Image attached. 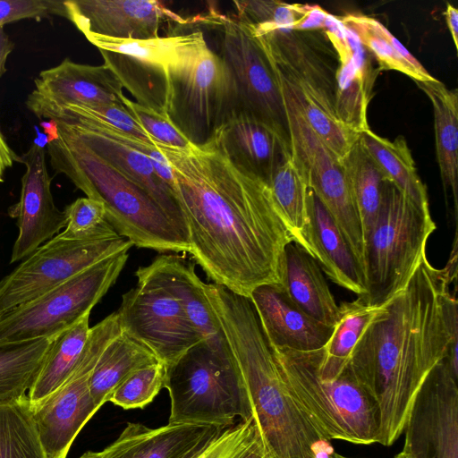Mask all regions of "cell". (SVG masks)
<instances>
[{
    "instance_id": "cell-12",
    "label": "cell",
    "mask_w": 458,
    "mask_h": 458,
    "mask_svg": "<svg viewBox=\"0 0 458 458\" xmlns=\"http://www.w3.org/2000/svg\"><path fill=\"white\" fill-rule=\"evenodd\" d=\"M279 81L293 157L308 188L329 212L364 270L363 233L343 162L312 130L287 86Z\"/></svg>"
},
{
    "instance_id": "cell-32",
    "label": "cell",
    "mask_w": 458,
    "mask_h": 458,
    "mask_svg": "<svg viewBox=\"0 0 458 458\" xmlns=\"http://www.w3.org/2000/svg\"><path fill=\"white\" fill-rule=\"evenodd\" d=\"M89 315L59 335L27 395L30 405L37 404L60 387L72 375L89 333Z\"/></svg>"
},
{
    "instance_id": "cell-22",
    "label": "cell",
    "mask_w": 458,
    "mask_h": 458,
    "mask_svg": "<svg viewBox=\"0 0 458 458\" xmlns=\"http://www.w3.org/2000/svg\"><path fill=\"white\" fill-rule=\"evenodd\" d=\"M225 428L205 424H167L151 428L128 422L101 458H198Z\"/></svg>"
},
{
    "instance_id": "cell-24",
    "label": "cell",
    "mask_w": 458,
    "mask_h": 458,
    "mask_svg": "<svg viewBox=\"0 0 458 458\" xmlns=\"http://www.w3.org/2000/svg\"><path fill=\"white\" fill-rule=\"evenodd\" d=\"M304 240L305 250L335 284L358 296L366 293L361 266L333 217L310 188Z\"/></svg>"
},
{
    "instance_id": "cell-2",
    "label": "cell",
    "mask_w": 458,
    "mask_h": 458,
    "mask_svg": "<svg viewBox=\"0 0 458 458\" xmlns=\"http://www.w3.org/2000/svg\"><path fill=\"white\" fill-rule=\"evenodd\" d=\"M438 269L422 259L405 287L355 345L349 366L380 413L378 444L403 433L413 399L430 370L458 340L457 243Z\"/></svg>"
},
{
    "instance_id": "cell-44",
    "label": "cell",
    "mask_w": 458,
    "mask_h": 458,
    "mask_svg": "<svg viewBox=\"0 0 458 458\" xmlns=\"http://www.w3.org/2000/svg\"><path fill=\"white\" fill-rule=\"evenodd\" d=\"M253 425L250 419L225 428L198 458H231L245 443Z\"/></svg>"
},
{
    "instance_id": "cell-43",
    "label": "cell",
    "mask_w": 458,
    "mask_h": 458,
    "mask_svg": "<svg viewBox=\"0 0 458 458\" xmlns=\"http://www.w3.org/2000/svg\"><path fill=\"white\" fill-rule=\"evenodd\" d=\"M66 18L64 1L57 0H0V28L22 19L39 21L49 15Z\"/></svg>"
},
{
    "instance_id": "cell-18",
    "label": "cell",
    "mask_w": 458,
    "mask_h": 458,
    "mask_svg": "<svg viewBox=\"0 0 458 458\" xmlns=\"http://www.w3.org/2000/svg\"><path fill=\"white\" fill-rule=\"evenodd\" d=\"M20 162L26 171L21 177L20 199L8 211L10 216L17 218L19 228L10 263L31 255L67 224L64 212L54 202L44 148L33 143L20 157Z\"/></svg>"
},
{
    "instance_id": "cell-10",
    "label": "cell",
    "mask_w": 458,
    "mask_h": 458,
    "mask_svg": "<svg viewBox=\"0 0 458 458\" xmlns=\"http://www.w3.org/2000/svg\"><path fill=\"white\" fill-rule=\"evenodd\" d=\"M128 258L125 250L103 259L0 316V344L56 338L90 313L115 283Z\"/></svg>"
},
{
    "instance_id": "cell-21",
    "label": "cell",
    "mask_w": 458,
    "mask_h": 458,
    "mask_svg": "<svg viewBox=\"0 0 458 458\" xmlns=\"http://www.w3.org/2000/svg\"><path fill=\"white\" fill-rule=\"evenodd\" d=\"M234 166L268 183L291 152L290 140L268 123L235 112L212 139Z\"/></svg>"
},
{
    "instance_id": "cell-45",
    "label": "cell",
    "mask_w": 458,
    "mask_h": 458,
    "mask_svg": "<svg viewBox=\"0 0 458 458\" xmlns=\"http://www.w3.org/2000/svg\"><path fill=\"white\" fill-rule=\"evenodd\" d=\"M323 30L338 56L339 64H344L351 60L352 49L350 44L347 28L343 24L339 17L328 13Z\"/></svg>"
},
{
    "instance_id": "cell-52",
    "label": "cell",
    "mask_w": 458,
    "mask_h": 458,
    "mask_svg": "<svg viewBox=\"0 0 458 458\" xmlns=\"http://www.w3.org/2000/svg\"><path fill=\"white\" fill-rule=\"evenodd\" d=\"M394 458H407V457H406V455L403 452H401V453L397 454L394 456Z\"/></svg>"
},
{
    "instance_id": "cell-42",
    "label": "cell",
    "mask_w": 458,
    "mask_h": 458,
    "mask_svg": "<svg viewBox=\"0 0 458 458\" xmlns=\"http://www.w3.org/2000/svg\"><path fill=\"white\" fill-rule=\"evenodd\" d=\"M64 212L67 224L61 234L68 238L87 236L106 221L104 204L88 197L77 199Z\"/></svg>"
},
{
    "instance_id": "cell-8",
    "label": "cell",
    "mask_w": 458,
    "mask_h": 458,
    "mask_svg": "<svg viewBox=\"0 0 458 458\" xmlns=\"http://www.w3.org/2000/svg\"><path fill=\"white\" fill-rule=\"evenodd\" d=\"M429 208H424L386 181L375 225L365 239L366 293L358 299L381 306L402 291L420 261L436 229Z\"/></svg>"
},
{
    "instance_id": "cell-26",
    "label": "cell",
    "mask_w": 458,
    "mask_h": 458,
    "mask_svg": "<svg viewBox=\"0 0 458 458\" xmlns=\"http://www.w3.org/2000/svg\"><path fill=\"white\" fill-rule=\"evenodd\" d=\"M282 288L288 298L315 320L335 327L339 306L327 285L317 260L294 242L284 249Z\"/></svg>"
},
{
    "instance_id": "cell-3",
    "label": "cell",
    "mask_w": 458,
    "mask_h": 458,
    "mask_svg": "<svg viewBox=\"0 0 458 458\" xmlns=\"http://www.w3.org/2000/svg\"><path fill=\"white\" fill-rule=\"evenodd\" d=\"M204 291L239 366L252 420L277 458H328L330 440L293 398L250 299L214 283Z\"/></svg>"
},
{
    "instance_id": "cell-6",
    "label": "cell",
    "mask_w": 458,
    "mask_h": 458,
    "mask_svg": "<svg viewBox=\"0 0 458 458\" xmlns=\"http://www.w3.org/2000/svg\"><path fill=\"white\" fill-rule=\"evenodd\" d=\"M271 349L293 398L325 437L355 445L378 442L379 409L349 364L330 375L319 367L322 348Z\"/></svg>"
},
{
    "instance_id": "cell-35",
    "label": "cell",
    "mask_w": 458,
    "mask_h": 458,
    "mask_svg": "<svg viewBox=\"0 0 458 458\" xmlns=\"http://www.w3.org/2000/svg\"><path fill=\"white\" fill-rule=\"evenodd\" d=\"M55 338L0 344V403L26 395Z\"/></svg>"
},
{
    "instance_id": "cell-23",
    "label": "cell",
    "mask_w": 458,
    "mask_h": 458,
    "mask_svg": "<svg viewBox=\"0 0 458 458\" xmlns=\"http://www.w3.org/2000/svg\"><path fill=\"white\" fill-rule=\"evenodd\" d=\"M249 299L271 347L315 351L323 348L333 334L334 327L304 313L281 286L260 285L252 291Z\"/></svg>"
},
{
    "instance_id": "cell-29",
    "label": "cell",
    "mask_w": 458,
    "mask_h": 458,
    "mask_svg": "<svg viewBox=\"0 0 458 458\" xmlns=\"http://www.w3.org/2000/svg\"><path fill=\"white\" fill-rule=\"evenodd\" d=\"M339 19L355 34L377 62L379 71H397L414 81L436 79L379 21L358 13H349Z\"/></svg>"
},
{
    "instance_id": "cell-37",
    "label": "cell",
    "mask_w": 458,
    "mask_h": 458,
    "mask_svg": "<svg viewBox=\"0 0 458 458\" xmlns=\"http://www.w3.org/2000/svg\"><path fill=\"white\" fill-rule=\"evenodd\" d=\"M267 185L293 242L305 250L309 188L292 149L275 169Z\"/></svg>"
},
{
    "instance_id": "cell-1",
    "label": "cell",
    "mask_w": 458,
    "mask_h": 458,
    "mask_svg": "<svg viewBox=\"0 0 458 458\" xmlns=\"http://www.w3.org/2000/svg\"><path fill=\"white\" fill-rule=\"evenodd\" d=\"M154 144L172 167L189 253L207 277L247 298L260 285L282 287L293 237L268 185L234 166L214 140L186 149Z\"/></svg>"
},
{
    "instance_id": "cell-9",
    "label": "cell",
    "mask_w": 458,
    "mask_h": 458,
    "mask_svg": "<svg viewBox=\"0 0 458 458\" xmlns=\"http://www.w3.org/2000/svg\"><path fill=\"white\" fill-rule=\"evenodd\" d=\"M166 114L194 146L209 142L237 112L232 73L220 55L207 42L166 66Z\"/></svg>"
},
{
    "instance_id": "cell-39",
    "label": "cell",
    "mask_w": 458,
    "mask_h": 458,
    "mask_svg": "<svg viewBox=\"0 0 458 458\" xmlns=\"http://www.w3.org/2000/svg\"><path fill=\"white\" fill-rule=\"evenodd\" d=\"M0 458H47L27 394L0 403Z\"/></svg>"
},
{
    "instance_id": "cell-27",
    "label": "cell",
    "mask_w": 458,
    "mask_h": 458,
    "mask_svg": "<svg viewBox=\"0 0 458 458\" xmlns=\"http://www.w3.org/2000/svg\"><path fill=\"white\" fill-rule=\"evenodd\" d=\"M352 56L339 64L335 73V112L341 122L360 133L369 129L368 106L379 70L372 64L373 57L347 29Z\"/></svg>"
},
{
    "instance_id": "cell-14",
    "label": "cell",
    "mask_w": 458,
    "mask_h": 458,
    "mask_svg": "<svg viewBox=\"0 0 458 458\" xmlns=\"http://www.w3.org/2000/svg\"><path fill=\"white\" fill-rule=\"evenodd\" d=\"M135 276L136 285L123 294L115 311L121 331L168 367L203 339L171 293L138 269Z\"/></svg>"
},
{
    "instance_id": "cell-30",
    "label": "cell",
    "mask_w": 458,
    "mask_h": 458,
    "mask_svg": "<svg viewBox=\"0 0 458 458\" xmlns=\"http://www.w3.org/2000/svg\"><path fill=\"white\" fill-rule=\"evenodd\" d=\"M160 361L134 338L121 333L103 351L89 377V391L99 409L113 391L134 371Z\"/></svg>"
},
{
    "instance_id": "cell-5",
    "label": "cell",
    "mask_w": 458,
    "mask_h": 458,
    "mask_svg": "<svg viewBox=\"0 0 458 458\" xmlns=\"http://www.w3.org/2000/svg\"><path fill=\"white\" fill-rule=\"evenodd\" d=\"M254 37L310 126L343 161L360 133L344 124L336 114L335 73L339 61L324 30H277Z\"/></svg>"
},
{
    "instance_id": "cell-20",
    "label": "cell",
    "mask_w": 458,
    "mask_h": 458,
    "mask_svg": "<svg viewBox=\"0 0 458 458\" xmlns=\"http://www.w3.org/2000/svg\"><path fill=\"white\" fill-rule=\"evenodd\" d=\"M124 97L122 83L105 64H81L65 58L40 72L26 105L39 118L64 105L123 104Z\"/></svg>"
},
{
    "instance_id": "cell-7",
    "label": "cell",
    "mask_w": 458,
    "mask_h": 458,
    "mask_svg": "<svg viewBox=\"0 0 458 458\" xmlns=\"http://www.w3.org/2000/svg\"><path fill=\"white\" fill-rule=\"evenodd\" d=\"M169 424H205L223 428L236 418L252 419L239 366L226 343L202 340L165 367Z\"/></svg>"
},
{
    "instance_id": "cell-25",
    "label": "cell",
    "mask_w": 458,
    "mask_h": 458,
    "mask_svg": "<svg viewBox=\"0 0 458 458\" xmlns=\"http://www.w3.org/2000/svg\"><path fill=\"white\" fill-rule=\"evenodd\" d=\"M138 270L153 278L180 301L203 340L226 341L205 293V283L195 272V262L176 254H160Z\"/></svg>"
},
{
    "instance_id": "cell-33",
    "label": "cell",
    "mask_w": 458,
    "mask_h": 458,
    "mask_svg": "<svg viewBox=\"0 0 458 458\" xmlns=\"http://www.w3.org/2000/svg\"><path fill=\"white\" fill-rule=\"evenodd\" d=\"M107 65L137 100V103L166 114V67L120 53L99 50Z\"/></svg>"
},
{
    "instance_id": "cell-50",
    "label": "cell",
    "mask_w": 458,
    "mask_h": 458,
    "mask_svg": "<svg viewBox=\"0 0 458 458\" xmlns=\"http://www.w3.org/2000/svg\"><path fill=\"white\" fill-rule=\"evenodd\" d=\"M80 458H101V452L89 451L83 454Z\"/></svg>"
},
{
    "instance_id": "cell-47",
    "label": "cell",
    "mask_w": 458,
    "mask_h": 458,
    "mask_svg": "<svg viewBox=\"0 0 458 458\" xmlns=\"http://www.w3.org/2000/svg\"><path fill=\"white\" fill-rule=\"evenodd\" d=\"M14 162H20L18 156L8 145L0 131V182H4V174Z\"/></svg>"
},
{
    "instance_id": "cell-17",
    "label": "cell",
    "mask_w": 458,
    "mask_h": 458,
    "mask_svg": "<svg viewBox=\"0 0 458 458\" xmlns=\"http://www.w3.org/2000/svg\"><path fill=\"white\" fill-rule=\"evenodd\" d=\"M51 120L63 122L96 155L147 191L188 237L184 216L176 197L157 176L148 157L126 144L115 128L97 119L70 114H60Z\"/></svg>"
},
{
    "instance_id": "cell-51",
    "label": "cell",
    "mask_w": 458,
    "mask_h": 458,
    "mask_svg": "<svg viewBox=\"0 0 458 458\" xmlns=\"http://www.w3.org/2000/svg\"><path fill=\"white\" fill-rule=\"evenodd\" d=\"M328 458H354V457H347V456H344L340 454H337L335 452H333L329 456Z\"/></svg>"
},
{
    "instance_id": "cell-31",
    "label": "cell",
    "mask_w": 458,
    "mask_h": 458,
    "mask_svg": "<svg viewBox=\"0 0 458 458\" xmlns=\"http://www.w3.org/2000/svg\"><path fill=\"white\" fill-rule=\"evenodd\" d=\"M360 140L388 182L418 205L429 208L427 188L418 175L411 152L403 136L394 140L381 137L369 128Z\"/></svg>"
},
{
    "instance_id": "cell-41",
    "label": "cell",
    "mask_w": 458,
    "mask_h": 458,
    "mask_svg": "<svg viewBox=\"0 0 458 458\" xmlns=\"http://www.w3.org/2000/svg\"><path fill=\"white\" fill-rule=\"evenodd\" d=\"M123 104L154 143L181 149L193 146L173 124L167 115L140 106L126 97L123 98Z\"/></svg>"
},
{
    "instance_id": "cell-34",
    "label": "cell",
    "mask_w": 458,
    "mask_h": 458,
    "mask_svg": "<svg viewBox=\"0 0 458 458\" xmlns=\"http://www.w3.org/2000/svg\"><path fill=\"white\" fill-rule=\"evenodd\" d=\"M343 165L365 242L375 225L382 202L383 187L387 179L365 149L360 138L344 158Z\"/></svg>"
},
{
    "instance_id": "cell-40",
    "label": "cell",
    "mask_w": 458,
    "mask_h": 458,
    "mask_svg": "<svg viewBox=\"0 0 458 458\" xmlns=\"http://www.w3.org/2000/svg\"><path fill=\"white\" fill-rule=\"evenodd\" d=\"M165 365L157 361L127 377L111 394L108 402L124 409H142L165 386Z\"/></svg>"
},
{
    "instance_id": "cell-16",
    "label": "cell",
    "mask_w": 458,
    "mask_h": 458,
    "mask_svg": "<svg viewBox=\"0 0 458 458\" xmlns=\"http://www.w3.org/2000/svg\"><path fill=\"white\" fill-rule=\"evenodd\" d=\"M457 378L445 357L422 382L403 428L407 458H458Z\"/></svg>"
},
{
    "instance_id": "cell-36",
    "label": "cell",
    "mask_w": 458,
    "mask_h": 458,
    "mask_svg": "<svg viewBox=\"0 0 458 458\" xmlns=\"http://www.w3.org/2000/svg\"><path fill=\"white\" fill-rule=\"evenodd\" d=\"M386 304L368 305L357 298L339 306V319L321 352L320 369L324 372L335 375L344 369L362 334L385 310Z\"/></svg>"
},
{
    "instance_id": "cell-15",
    "label": "cell",
    "mask_w": 458,
    "mask_h": 458,
    "mask_svg": "<svg viewBox=\"0 0 458 458\" xmlns=\"http://www.w3.org/2000/svg\"><path fill=\"white\" fill-rule=\"evenodd\" d=\"M217 20L222 27L220 56L234 81L237 111L268 123L289 139L281 83L270 58L235 16L218 15Z\"/></svg>"
},
{
    "instance_id": "cell-46",
    "label": "cell",
    "mask_w": 458,
    "mask_h": 458,
    "mask_svg": "<svg viewBox=\"0 0 458 458\" xmlns=\"http://www.w3.org/2000/svg\"><path fill=\"white\" fill-rule=\"evenodd\" d=\"M254 422V421H253ZM231 458H277L260 435L255 423L245 443Z\"/></svg>"
},
{
    "instance_id": "cell-38",
    "label": "cell",
    "mask_w": 458,
    "mask_h": 458,
    "mask_svg": "<svg viewBox=\"0 0 458 458\" xmlns=\"http://www.w3.org/2000/svg\"><path fill=\"white\" fill-rule=\"evenodd\" d=\"M85 38L98 50L123 54L165 67L206 43L199 30L145 40L119 39L98 35H87Z\"/></svg>"
},
{
    "instance_id": "cell-11",
    "label": "cell",
    "mask_w": 458,
    "mask_h": 458,
    "mask_svg": "<svg viewBox=\"0 0 458 458\" xmlns=\"http://www.w3.org/2000/svg\"><path fill=\"white\" fill-rule=\"evenodd\" d=\"M132 246L106 221L84 237L68 238L59 233L0 280V316Z\"/></svg>"
},
{
    "instance_id": "cell-4",
    "label": "cell",
    "mask_w": 458,
    "mask_h": 458,
    "mask_svg": "<svg viewBox=\"0 0 458 458\" xmlns=\"http://www.w3.org/2000/svg\"><path fill=\"white\" fill-rule=\"evenodd\" d=\"M47 142L50 165L88 198L104 204L106 220L133 246L159 253L189 252L190 242L142 188L127 179L81 142L61 121Z\"/></svg>"
},
{
    "instance_id": "cell-28",
    "label": "cell",
    "mask_w": 458,
    "mask_h": 458,
    "mask_svg": "<svg viewBox=\"0 0 458 458\" xmlns=\"http://www.w3.org/2000/svg\"><path fill=\"white\" fill-rule=\"evenodd\" d=\"M432 104L437 160L445 192H451L454 221L458 214V92L435 79L415 81Z\"/></svg>"
},
{
    "instance_id": "cell-13",
    "label": "cell",
    "mask_w": 458,
    "mask_h": 458,
    "mask_svg": "<svg viewBox=\"0 0 458 458\" xmlns=\"http://www.w3.org/2000/svg\"><path fill=\"white\" fill-rule=\"evenodd\" d=\"M122 333L116 312L90 327L69 378L37 404L30 405L47 458H66L79 432L99 410L89 391V377L106 347Z\"/></svg>"
},
{
    "instance_id": "cell-48",
    "label": "cell",
    "mask_w": 458,
    "mask_h": 458,
    "mask_svg": "<svg viewBox=\"0 0 458 458\" xmlns=\"http://www.w3.org/2000/svg\"><path fill=\"white\" fill-rule=\"evenodd\" d=\"M445 21L452 36L455 49H458V10L454 5L447 4L445 12Z\"/></svg>"
},
{
    "instance_id": "cell-49",
    "label": "cell",
    "mask_w": 458,
    "mask_h": 458,
    "mask_svg": "<svg viewBox=\"0 0 458 458\" xmlns=\"http://www.w3.org/2000/svg\"><path fill=\"white\" fill-rule=\"evenodd\" d=\"M13 48L14 44L11 41L4 28H0V77L7 71L5 67L6 60Z\"/></svg>"
},
{
    "instance_id": "cell-19",
    "label": "cell",
    "mask_w": 458,
    "mask_h": 458,
    "mask_svg": "<svg viewBox=\"0 0 458 458\" xmlns=\"http://www.w3.org/2000/svg\"><path fill=\"white\" fill-rule=\"evenodd\" d=\"M66 18L84 35L119 39L157 38L162 23L184 20L155 0H68Z\"/></svg>"
}]
</instances>
